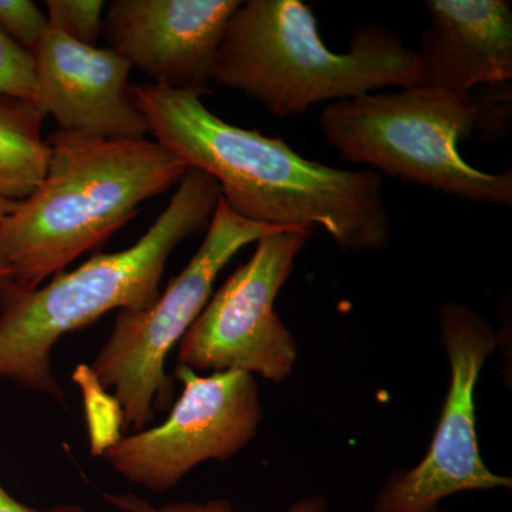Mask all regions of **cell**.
Listing matches in <instances>:
<instances>
[{
  "label": "cell",
  "mask_w": 512,
  "mask_h": 512,
  "mask_svg": "<svg viewBox=\"0 0 512 512\" xmlns=\"http://www.w3.org/2000/svg\"><path fill=\"white\" fill-rule=\"evenodd\" d=\"M150 134L188 168L220 185L235 214L271 227L322 228L340 248L384 251L392 222L383 180L372 170H342L308 160L282 138L229 124L202 96L163 84L131 86Z\"/></svg>",
  "instance_id": "1"
},
{
  "label": "cell",
  "mask_w": 512,
  "mask_h": 512,
  "mask_svg": "<svg viewBox=\"0 0 512 512\" xmlns=\"http://www.w3.org/2000/svg\"><path fill=\"white\" fill-rule=\"evenodd\" d=\"M45 178L0 224V259L26 293L133 220L143 202L180 183L188 165L158 141L103 140L57 131Z\"/></svg>",
  "instance_id": "2"
},
{
  "label": "cell",
  "mask_w": 512,
  "mask_h": 512,
  "mask_svg": "<svg viewBox=\"0 0 512 512\" xmlns=\"http://www.w3.org/2000/svg\"><path fill=\"white\" fill-rule=\"evenodd\" d=\"M220 200L217 181L188 168L167 208L133 247L93 255L33 291L0 296V379L64 403L53 369L56 343L111 311L154 305L170 255L211 221Z\"/></svg>",
  "instance_id": "3"
},
{
  "label": "cell",
  "mask_w": 512,
  "mask_h": 512,
  "mask_svg": "<svg viewBox=\"0 0 512 512\" xmlns=\"http://www.w3.org/2000/svg\"><path fill=\"white\" fill-rule=\"evenodd\" d=\"M212 82L289 117L325 101L421 86L424 74L416 50L387 26H360L338 53L301 0H248L229 20Z\"/></svg>",
  "instance_id": "4"
},
{
  "label": "cell",
  "mask_w": 512,
  "mask_h": 512,
  "mask_svg": "<svg viewBox=\"0 0 512 512\" xmlns=\"http://www.w3.org/2000/svg\"><path fill=\"white\" fill-rule=\"evenodd\" d=\"M320 131L340 158L406 183L477 204H512V170L485 173L468 164L460 141L477 131L471 94L421 86L330 103Z\"/></svg>",
  "instance_id": "5"
},
{
  "label": "cell",
  "mask_w": 512,
  "mask_h": 512,
  "mask_svg": "<svg viewBox=\"0 0 512 512\" xmlns=\"http://www.w3.org/2000/svg\"><path fill=\"white\" fill-rule=\"evenodd\" d=\"M289 228V227H288ZM284 229L244 220L220 200L201 247L160 298L144 311H121L92 369L113 389L124 429H147L156 413L174 404V379L165 362L210 301L215 281L242 248Z\"/></svg>",
  "instance_id": "6"
},
{
  "label": "cell",
  "mask_w": 512,
  "mask_h": 512,
  "mask_svg": "<svg viewBox=\"0 0 512 512\" xmlns=\"http://www.w3.org/2000/svg\"><path fill=\"white\" fill-rule=\"evenodd\" d=\"M440 340L450 382L426 456L394 471L376 494L373 512H439L446 498L468 491L511 490L510 477L487 467L477 434L476 389L500 338L483 313L463 302L439 309Z\"/></svg>",
  "instance_id": "7"
},
{
  "label": "cell",
  "mask_w": 512,
  "mask_h": 512,
  "mask_svg": "<svg viewBox=\"0 0 512 512\" xmlns=\"http://www.w3.org/2000/svg\"><path fill=\"white\" fill-rule=\"evenodd\" d=\"M312 234V228L289 227L259 238L251 258L229 276L181 339L177 366L244 372L274 383L291 377L298 345L274 306Z\"/></svg>",
  "instance_id": "8"
},
{
  "label": "cell",
  "mask_w": 512,
  "mask_h": 512,
  "mask_svg": "<svg viewBox=\"0 0 512 512\" xmlns=\"http://www.w3.org/2000/svg\"><path fill=\"white\" fill-rule=\"evenodd\" d=\"M175 380L183 392L164 423L121 437L104 454L121 477L153 493L177 487L202 463L231 460L264 420L259 386L249 373L201 376L177 366Z\"/></svg>",
  "instance_id": "9"
},
{
  "label": "cell",
  "mask_w": 512,
  "mask_h": 512,
  "mask_svg": "<svg viewBox=\"0 0 512 512\" xmlns=\"http://www.w3.org/2000/svg\"><path fill=\"white\" fill-rule=\"evenodd\" d=\"M239 0H114L104 29L110 49L175 90L210 93L215 60Z\"/></svg>",
  "instance_id": "10"
},
{
  "label": "cell",
  "mask_w": 512,
  "mask_h": 512,
  "mask_svg": "<svg viewBox=\"0 0 512 512\" xmlns=\"http://www.w3.org/2000/svg\"><path fill=\"white\" fill-rule=\"evenodd\" d=\"M33 59L37 100L60 131L103 140L150 134L128 84L133 67L113 49L82 45L49 28Z\"/></svg>",
  "instance_id": "11"
},
{
  "label": "cell",
  "mask_w": 512,
  "mask_h": 512,
  "mask_svg": "<svg viewBox=\"0 0 512 512\" xmlns=\"http://www.w3.org/2000/svg\"><path fill=\"white\" fill-rule=\"evenodd\" d=\"M430 25L417 50L424 84L468 94L512 79V3L427 0Z\"/></svg>",
  "instance_id": "12"
},
{
  "label": "cell",
  "mask_w": 512,
  "mask_h": 512,
  "mask_svg": "<svg viewBox=\"0 0 512 512\" xmlns=\"http://www.w3.org/2000/svg\"><path fill=\"white\" fill-rule=\"evenodd\" d=\"M46 113L37 101L0 96V194L23 201L45 178L49 144L43 140Z\"/></svg>",
  "instance_id": "13"
},
{
  "label": "cell",
  "mask_w": 512,
  "mask_h": 512,
  "mask_svg": "<svg viewBox=\"0 0 512 512\" xmlns=\"http://www.w3.org/2000/svg\"><path fill=\"white\" fill-rule=\"evenodd\" d=\"M72 379L82 392L90 451L93 456H104L123 437L124 413L121 404L114 394L107 393L92 366L80 363L74 369Z\"/></svg>",
  "instance_id": "14"
},
{
  "label": "cell",
  "mask_w": 512,
  "mask_h": 512,
  "mask_svg": "<svg viewBox=\"0 0 512 512\" xmlns=\"http://www.w3.org/2000/svg\"><path fill=\"white\" fill-rule=\"evenodd\" d=\"M49 28L74 42L96 46L104 29L103 0H47Z\"/></svg>",
  "instance_id": "15"
},
{
  "label": "cell",
  "mask_w": 512,
  "mask_h": 512,
  "mask_svg": "<svg viewBox=\"0 0 512 512\" xmlns=\"http://www.w3.org/2000/svg\"><path fill=\"white\" fill-rule=\"evenodd\" d=\"M103 500L121 512H238L232 504L222 498H212L205 503L178 501L164 505L148 503L136 494H101ZM285 512H328V500L323 495H311L296 501Z\"/></svg>",
  "instance_id": "16"
},
{
  "label": "cell",
  "mask_w": 512,
  "mask_h": 512,
  "mask_svg": "<svg viewBox=\"0 0 512 512\" xmlns=\"http://www.w3.org/2000/svg\"><path fill=\"white\" fill-rule=\"evenodd\" d=\"M0 29L35 56L49 30V20L32 0H0Z\"/></svg>",
  "instance_id": "17"
},
{
  "label": "cell",
  "mask_w": 512,
  "mask_h": 512,
  "mask_svg": "<svg viewBox=\"0 0 512 512\" xmlns=\"http://www.w3.org/2000/svg\"><path fill=\"white\" fill-rule=\"evenodd\" d=\"M35 59L0 29V96L37 100Z\"/></svg>",
  "instance_id": "18"
},
{
  "label": "cell",
  "mask_w": 512,
  "mask_h": 512,
  "mask_svg": "<svg viewBox=\"0 0 512 512\" xmlns=\"http://www.w3.org/2000/svg\"><path fill=\"white\" fill-rule=\"evenodd\" d=\"M477 107L481 141L500 140L508 134L511 119V84L497 83L485 86L483 97H471Z\"/></svg>",
  "instance_id": "19"
},
{
  "label": "cell",
  "mask_w": 512,
  "mask_h": 512,
  "mask_svg": "<svg viewBox=\"0 0 512 512\" xmlns=\"http://www.w3.org/2000/svg\"><path fill=\"white\" fill-rule=\"evenodd\" d=\"M0 512H89L82 505L60 504L46 510H37L29 505L20 503L13 495H10L3 484L0 483Z\"/></svg>",
  "instance_id": "20"
},
{
  "label": "cell",
  "mask_w": 512,
  "mask_h": 512,
  "mask_svg": "<svg viewBox=\"0 0 512 512\" xmlns=\"http://www.w3.org/2000/svg\"><path fill=\"white\" fill-rule=\"evenodd\" d=\"M18 204V201L9 200V198L3 197V195L0 194V224L16 210Z\"/></svg>",
  "instance_id": "21"
},
{
  "label": "cell",
  "mask_w": 512,
  "mask_h": 512,
  "mask_svg": "<svg viewBox=\"0 0 512 512\" xmlns=\"http://www.w3.org/2000/svg\"><path fill=\"white\" fill-rule=\"evenodd\" d=\"M10 279H12V271L6 262L0 259V291L10 284Z\"/></svg>",
  "instance_id": "22"
}]
</instances>
